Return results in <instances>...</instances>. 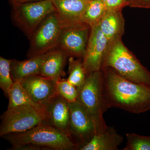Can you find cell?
<instances>
[{"label": "cell", "instance_id": "1", "mask_svg": "<svg viewBox=\"0 0 150 150\" xmlns=\"http://www.w3.org/2000/svg\"><path fill=\"white\" fill-rule=\"evenodd\" d=\"M101 71L108 108H117L137 114L150 110V87L128 80L109 68Z\"/></svg>", "mask_w": 150, "mask_h": 150}, {"label": "cell", "instance_id": "2", "mask_svg": "<svg viewBox=\"0 0 150 150\" xmlns=\"http://www.w3.org/2000/svg\"><path fill=\"white\" fill-rule=\"evenodd\" d=\"M109 68L135 83L150 87V72L124 45L122 38L108 43L102 68Z\"/></svg>", "mask_w": 150, "mask_h": 150}, {"label": "cell", "instance_id": "3", "mask_svg": "<svg viewBox=\"0 0 150 150\" xmlns=\"http://www.w3.org/2000/svg\"><path fill=\"white\" fill-rule=\"evenodd\" d=\"M2 138L8 141L12 146L30 144L46 150L78 149L69 136L43 123L25 132L8 134Z\"/></svg>", "mask_w": 150, "mask_h": 150}, {"label": "cell", "instance_id": "4", "mask_svg": "<svg viewBox=\"0 0 150 150\" xmlns=\"http://www.w3.org/2000/svg\"><path fill=\"white\" fill-rule=\"evenodd\" d=\"M77 88V100L91 116L96 126V133L107 128L103 115L108 108L105 98L102 71L88 74L83 84Z\"/></svg>", "mask_w": 150, "mask_h": 150}, {"label": "cell", "instance_id": "5", "mask_svg": "<svg viewBox=\"0 0 150 150\" xmlns=\"http://www.w3.org/2000/svg\"><path fill=\"white\" fill-rule=\"evenodd\" d=\"M55 11L51 0H41L13 5L12 18L30 39L43 20Z\"/></svg>", "mask_w": 150, "mask_h": 150}, {"label": "cell", "instance_id": "6", "mask_svg": "<svg viewBox=\"0 0 150 150\" xmlns=\"http://www.w3.org/2000/svg\"><path fill=\"white\" fill-rule=\"evenodd\" d=\"M63 25L56 11L46 17L30 38L28 58L45 54L58 46Z\"/></svg>", "mask_w": 150, "mask_h": 150}, {"label": "cell", "instance_id": "7", "mask_svg": "<svg viewBox=\"0 0 150 150\" xmlns=\"http://www.w3.org/2000/svg\"><path fill=\"white\" fill-rule=\"evenodd\" d=\"M43 122L41 112L32 106L21 105L8 108L1 116L0 136L23 133Z\"/></svg>", "mask_w": 150, "mask_h": 150}, {"label": "cell", "instance_id": "8", "mask_svg": "<svg viewBox=\"0 0 150 150\" xmlns=\"http://www.w3.org/2000/svg\"><path fill=\"white\" fill-rule=\"evenodd\" d=\"M69 135L79 150L89 142L96 134V126L91 116L77 100L69 103Z\"/></svg>", "mask_w": 150, "mask_h": 150}, {"label": "cell", "instance_id": "9", "mask_svg": "<svg viewBox=\"0 0 150 150\" xmlns=\"http://www.w3.org/2000/svg\"><path fill=\"white\" fill-rule=\"evenodd\" d=\"M40 105L43 123L69 136L70 108L67 100L57 93Z\"/></svg>", "mask_w": 150, "mask_h": 150}, {"label": "cell", "instance_id": "10", "mask_svg": "<svg viewBox=\"0 0 150 150\" xmlns=\"http://www.w3.org/2000/svg\"><path fill=\"white\" fill-rule=\"evenodd\" d=\"M108 41L100 28L99 23L91 27L88 41L82 58L87 75L100 71Z\"/></svg>", "mask_w": 150, "mask_h": 150}, {"label": "cell", "instance_id": "11", "mask_svg": "<svg viewBox=\"0 0 150 150\" xmlns=\"http://www.w3.org/2000/svg\"><path fill=\"white\" fill-rule=\"evenodd\" d=\"M90 29L86 25L63 27L57 48L69 57L83 58Z\"/></svg>", "mask_w": 150, "mask_h": 150}, {"label": "cell", "instance_id": "12", "mask_svg": "<svg viewBox=\"0 0 150 150\" xmlns=\"http://www.w3.org/2000/svg\"><path fill=\"white\" fill-rule=\"evenodd\" d=\"M51 1L55 7L56 12L62 22L63 27L87 25L83 22V18L89 1L86 0H51Z\"/></svg>", "mask_w": 150, "mask_h": 150}, {"label": "cell", "instance_id": "13", "mask_svg": "<svg viewBox=\"0 0 150 150\" xmlns=\"http://www.w3.org/2000/svg\"><path fill=\"white\" fill-rule=\"evenodd\" d=\"M18 82L37 104H42L57 93L56 82L41 75H33Z\"/></svg>", "mask_w": 150, "mask_h": 150}, {"label": "cell", "instance_id": "14", "mask_svg": "<svg viewBox=\"0 0 150 150\" xmlns=\"http://www.w3.org/2000/svg\"><path fill=\"white\" fill-rule=\"evenodd\" d=\"M68 57L64 51L58 48L45 53L40 75L56 82L64 76V68Z\"/></svg>", "mask_w": 150, "mask_h": 150}, {"label": "cell", "instance_id": "15", "mask_svg": "<svg viewBox=\"0 0 150 150\" xmlns=\"http://www.w3.org/2000/svg\"><path fill=\"white\" fill-rule=\"evenodd\" d=\"M123 137L115 129L108 127L96 133L90 141L79 149L80 150H117Z\"/></svg>", "mask_w": 150, "mask_h": 150}, {"label": "cell", "instance_id": "16", "mask_svg": "<svg viewBox=\"0 0 150 150\" xmlns=\"http://www.w3.org/2000/svg\"><path fill=\"white\" fill-rule=\"evenodd\" d=\"M99 26L108 43L122 38L125 30V20L122 11H107L100 21Z\"/></svg>", "mask_w": 150, "mask_h": 150}, {"label": "cell", "instance_id": "17", "mask_svg": "<svg viewBox=\"0 0 150 150\" xmlns=\"http://www.w3.org/2000/svg\"><path fill=\"white\" fill-rule=\"evenodd\" d=\"M44 56L45 54L38 55L22 61L12 59L11 71L13 81H20L33 75H40Z\"/></svg>", "mask_w": 150, "mask_h": 150}, {"label": "cell", "instance_id": "18", "mask_svg": "<svg viewBox=\"0 0 150 150\" xmlns=\"http://www.w3.org/2000/svg\"><path fill=\"white\" fill-rule=\"evenodd\" d=\"M8 97L9 99L8 108L21 105H28L34 107L41 113V105L37 104L33 101L19 82H14L8 92Z\"/></svg>", "mask_w": 150, "mask_h": 150}, {"label": "cell", "instance_id": "19", "mask_svg": "<svg viewBox=\"0 0 150 150\" xmlns=\"http://www.w3.org/2000/svg\"><path fill=\"white\" fill-rule=\"evenodd\" d=\"M107 10L101 0L89 1L83 18L85 24L91 27L99 23Z\"/></svg>", "mask_w": 150, "mask_h": 150}, {"label": "cell", "instance_id": "20", "mask_svg": "<svg viewBox=\"0 0 150 150\" xmlns=\"http://www.w3.org/2000/svg\"><path fill=\"white\" fill-rule=\"evenodd\" d=\"M69 65V76L67 81L77 88L80 87L84 83L87 76L82 60L75 59L74 57L70 56Z\"/></svg>", "mask_w": 150, "mask_h": 150}, {"label": "cell", "instance_id": "21", "mask_svg": "<svg viewBox=\"0 0 150 150\" xmlns=\"http://www.w3.org/2000/svg\"><path fill=\"white\" fill-rule=\"evenodd\" d=\"M11 61L10 59L0 57V87L7 96L14 83L11 75Z\"/></svg>", "mask_w": 150, "mask_h": 150}, {"label": "cell", "instance_id": "22", "mask_svg": "<svg viewBox=\"0 0 150 150\" xmlns=\"http://www.w3.org/2000/svg\"><path fill=\"white\" fill-rule=\"evenodd\" d=\"M127 143L123 150H150V136L134 133L126 134Z\"/></svg>", "mask_w": 150, "mask_h": 150}, {"label": "cell", "instance_id": "23", "mask_svg": "<svg viewBox=\"0 0 150 150\" xmlns=\"http://www.w3.org/2000/svg\"><path fill=\"white\" fill-rule=\"evenodd\" d=\"M56 91L69 103L77 100V88L70 83L67 79H61L56 83Z\"/></svg>", "mask_w": 150, "mask_h": 150}, {"label": "cell", "instance_id": "24", "mask_svg": "<svg viewBox=\"0 0 150 150\" xmlns=\"http://www.w3.org/2000/svg\"><path fill=\"white\" fill-rule=\"evenodd\" d=\"M107 11H122L128 6V0H101Z\"/></svg>", "mask_w": 150, "mask_h": 150}, {"label": "cell", "instance_id": "25", "mask_svg": "<svg viewBox=\"0 0 150 150\" xmlns=\"http://www.w3.org/2000/svg\"><path fill=\"white\" fill-rule=\"evenodd\" d=\"M128 6L138 8H150V0H128Z\"/></svg>", "mask_w": 150, "mask_h": 150}, {"label": "cell", "instance_id": "26", "mask_svg": "<svg viewBox=\"0 0 150 150\" xmlns=\"http://www.w3.org/2000/svg\"><path fill=\"white\" fill-rule=\"evenodd\" d=\"M38 1H41V0H11L13 6Z\"/></svg>", "mask_w": 150, "mask_h": 150}, {"label": "cell", "instance_id": "27", "mask_svg": "<svg viewBox=\"0 0 150 150\" xmlns=\"http://www.w3.org/2000/svg\"><path fill=\"white\" fill-rule=\"evenodd\" d=\"M86 1H91V0H86Z\"/></svg>", "mask_w": 150, "mask_h": 150}]
</instances>
